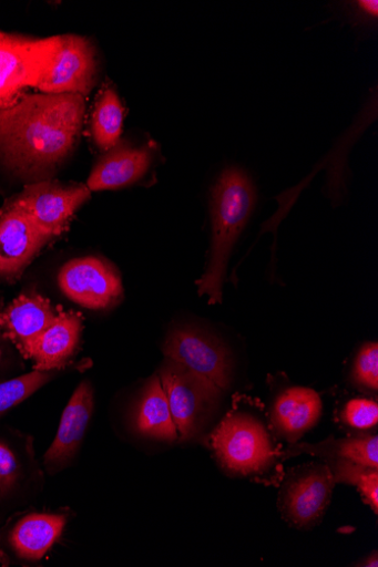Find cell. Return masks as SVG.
<instances>
[{"mask_svg":"<svg viewBox=\"0 0 378 567\" xmlns=\"http://www.w3.org/2000/svg\"><path fill=\"white\" fill-rule=\"evenodd\" d=\"M80 94H30L0 111V172L25 186L48 181L80 136Z\"/></svg>","mask_w":378,"mask_h":567,"instance_id":"obj_1","label":"cell"},{"mask_svg":"<svg viewBox=\"0 0 378 567\" xmlns=\"http://www.w3.org/2000/svg\"><path fill=\"white\" fill-rule=\"evenodd\" d=\"M256 202L248 176L237 168L223 173L212 190V249L207 269L197 282L200 296L211 303L223 300V285L231 251L246 226Z\"/></svg>","mask_w":378,"mask_h":567,"instance_id":"obj_2","label":"cell"},{"mask_svg":"<svg viewBox=\"0 0 378 567\" xmlns=\"http://www.w3.org/2000/svg\"><path fill=\"white\" fill-rule=\"evenodd\" d=\"M211 446L229 474L262 476L278 453L263 423L247 412H232L211 434Z\"/></svg>","mask_w":378,"mask_h":567,"instance_id":"obj_3","label":"cell"},{"mask_svg":"<svg viewBox=\"0 0 378 567\" xmlns=\"http://www.w3.org/2000/svg\"><path fill=\"white\" fill-rule=\"evenodd\" d=\"M61 47V37L30 39L0 33V111L40 84Z\"/></svg>","mask_w":378,"mask_h":567,"instance_id":"obj_4","label":"cell"},{"mask_svg":"<svg viewBox=\"0 0 378 567\" xmlns=\"http://www.w3.org/2000/svg\"><path fill=\"white\" fill-rule=\"evenodd\" d=\"M180 441L194 439L203 429L223 391L166 359L159 372Z\"/></svg>","mask_w":378,"mask_h":567,"instance_id":"obj_5","label":"cell"},{"mask_svg":"<svg viewBox=\"0 0 378 567\" xmlns=\"http://www.w3.org/2000/svg\"><path fill=\"white\" fill-rule=\"evenodd\" d=\"M90 196L86 185L43 181L24 186L8 204L29 216L41 230L57 237Z\"/></svg>","mask_w":378,"mask_h":567,"instance_id":"obj_6","label":"cell"},{"mask_svg":"<svg viewBox=\"0 0 378 567\" xmlns=\"http://www.w3.org/2000/svg\"><path fill=\"white\" fill-rule=\"evenodd\" d=\"M166 359L208 383L226 391L231 384V362L226 348L217 340L192 329L173 331L165 344Z\"/></svg>","mask_w":378,"mask_h":567,"instance_id":"obj_7","label":"cell"},{"mask_svg":"<svg viewBox=\"0 0 378 567\" xmlns=\"http://www.w3.org/2000/svg\"><path fill=\"white\" fill-rule=\"evenodd\" d=\"M98 63L91 42L79 35H61V47L38 89L50 94L88 95L96 80Z\"/></svg>","mask_w":378,"mask_h":567,"instance_id":"obj_8","label":"cell"},{"mask_svg":"<svg viewBox=\"0 0 378 567\" xmlns=\"http://www.w3.org/2000/svg\"><path fill=\"white\" fill-rule=\"evenodd\" d=\"M52 238L29 216L7 204L0 214V281L13 282L20 279Z\"/></svg>","mask_w":378,"mask_h":567,"instance_id":"obj_9","label":"cell"},{"mask_svg":"<svg viewBox=\"0 0 378 567\" xmlns=\"http://www.w3.org/2000/svg\"><path fill=\"white\" fill-rule=\"evenodd\" d=\"M59 282L70 299L91 309L111 307L123 296L118 271L95 257H85L65 265Z\"/></svg>","mask_w":378,"mask_h":567,"instance_id":"obj_10","label":"cell"},{"mask_svg":"<svg viewBox=\"0 0 378 567\" xmlns=\"http://www.w3.org/2000/svg\"><path fill=\"white\" fill-rule=\"evenodd\" d=\"M335 485L328 466L309 467L294 476L280 498L286 519L300 528L316 523L327 509Z\"/></svg>","mask_w":378,"mask_h":567,"instance_id":"obj_11","label":"cell"},{"mask_svg":"<svg viewBox=\"0 0 378 567\" xmlns=\"http://www.w3.org/2000/svg\"><path fill=\"white\" fill-rule=\"evenodd\" d=\"M93 404L91 384L81 383L63 412L55 440L44 454L49 474L62 472L76 455L92 417Z\"/></svg>","mask_w":378,"mask_h":567,"instance_id":"obj_12","label":"cell"},{"mask_svg":"<svg viewBox=\"0 0 378 567\" xmlns=\"http://www.w3.org/2000/svg\"><path fill=\"white\" fill-rule=\"evenodd\" d=\"M83 329L80 315L60 311L55 322L27 348L23 357L31 359L34 371H60L75 353Z\"/></svg>","mask_w":378,"mask_h":567,"instance_id":"obj_13","label":"cell"},{"mask_svg":"<svg viewBox=\"0 0 378 567\" xmlns=\"http://www.w3.org/2000/svg\"><path fill=\"white\" fill-rule=\"evenodd\" d=\"M58 315L44 297L23 293L0 313V337L11 341L23 355L29 344L55 322Z\"/></svg>","mask_w":378,"mask_h":567,"instance_id":"obj_14","label":"cell"},{"mask_svg":"<svg viewBox=\"0 0 378 567\" xmlns=\"http://www.w3.org/2000/svg\"><path fill=\"white\" fill-rule=\"evenodd\" d=\"M64 514L29 513L16 522L7 534L13 556L25 561H37L62 536L67 525Z\"/></svg>","mask_w":378,"mask_h":567,"instance_id":"obj_15","label":"cell"},{"mask_svg":"<svg viewBox=\"0 0 378 567\" xmlns=\"http://www.w3.org/2000/svg\"><path fill=\"white\" fill-rule=\"evenodd\" d=\"M151 161L147 147L118 144L96 164L86 186L94 192L133 185L146 174Z\"/></svg>","mask_w":378,"mask_h":567,"instance_id":"obj_16","label":"cell"},{"mask_svg":"<svg viewBox=\"0 0 378 567\" xmlns=\"http://www.w3.org/2000/svg\"><path fill=\"white\" fill-rule=\"evenodd\" d=\"M320 411L321 401L315 391L288 389L277 398L274 405V429L280 436L296 442L317 423Z\"/></svg>","mask_w":378,"mask_h":567,"instance_id":"obj_17","label":"cell"},{"mask_svg":"<svg viewBox=\"0 0 378 567\" xmlns=\"http://www.w3.org/2000/svg\"><path fill=\"white\" fill-rule=\"evenodd\" d=\"M135 425L139 433L152 440L162 442L180 440L159 375H154L143 391L136 410Z\"/></svg>","mask_w":378,"mask_h":567,"instance_id":"obj_18","label":"cell"},{"mask_svg":"<svg viewBox=\"0 0 378 567\" xmlns=\"http://www.w3.org/2000/svg\"><path fill=\"white\" fill-rule=\"evenodd\" d=\"M296 453L306 452L326 458L349 460L359 465L378 468V439L376 435L328 440L319 444H300L294 447Z\"/></svg>","mask_w":378,"mask_h":567,"instance_id":"obj_19","label":"cell"},{"mask_svg":"<svg viewBox=\"0 0 378 567\" xmlns=\"http://www.w3.org/2000/svg\"><path fill=\"white\" fill-rule=\"evenodd\" d=\"M124 121V109L115 90L108 87L95 103L92 116V136L99 148L110 151L119 144Z\"/></svg>","mask_w":378,"mask_h":567,"instance_id":"obj_20","label":"cell"},{"mask_svg":"<svg viewBox=\"0 0 378 567\" xmlns=\"http://www.w3.org/2000/svg\"><path fill=\"white\" fill-rule=\"evenodd\" d=\"M328 467L337 483L354 485L364 501L375 513L378 509V473L377 470L359 465L344 458H328Z\"/></svg>","mask_w":378,"mask_h":567,"instance_id":"obj_21","label":"cell"},{"mask_svg":"<svg viewBox=\"0 0 378 567\" xmlns=\"http://www.w3.org/2000/svg\"><path fill=\"white\" fill-rule=\"evenodd\" d=\"M25 475L27 467L22 454L9 440L0 437V501L19 491Z\"/></svg>","mask_w":378,"mask_h":567,"instance_id":"obj_22","label":"cell"},{"mask_svg":"<svg viewBox=\"0 0 378 567\" xmlns=\"http://www.w3.org/2000/svg\"><path fill=\"white\" fill-rule=\"evenodd\" d=\"M55 374V371H33L28 375L0 383V416L31 396Z\"/></svg>","mask_w":378,"mask_h":567,"instance_id":"obj_23","label":"cell"},{"mask_svg":"<svg viewBox=\"0 0 378 567\" xmlns=\"http://www.w3.org/2000/svg\"><path fill=\"white\" fill-rule=\"evenodd\" d=\"M345 424L357 430H369L377 425L378 404L371 399H354L349 401L343 412Z\"/></svg>","mask_w":378,"mask_h":567,"instance_id":"obj_24","label":"cell"},{"mask_svg":"<svg viewBox=\"0 0 378 567\" xmlns=\"http://www.w3.org/2000/svg\"><path fill=\"white\" fill-rule=\"evenodd\" d=\"M354 379L357 384L372 391L378 389V346L368 343L359 351L355 369Z\"/></svg>","mask_w":378,"mask_h":567,"instance_id":"obj_25","label":"cell"},{"mask_svg":"<svg viewBox=\"0 0 378 567\" xmlns=\"http://www.w3.org/2000/svg\"><path fill=\"white\" fill-rule=\"evenodd\" d=\"M358 7L362 13H365L369 17H377L378 4H377L376 0H374V2H370V0H364V2L358 3Z\"/></svg>","mask_w":378,"mask_h":567,"instance_id":"obj_26","label":"cell"},{"mask_svg":"<svg viewBox=\"0 0 378 567\" xmlns=\"http://www.w3.org/2000/svg\"><path fill=\"white\" fill-rule=\"evenodd\" d=\"M360 566H378V559L377 554L374 553L372 556L370 555L366 561H362Z\"/></svg>","mask_w":378,"mask_h":567,"instance_id":"obj_27","label":"cell"},{"mask_svg":"<svg viewBox=\"0 0 378 567\" xmlns=\"http://www.w3.org/2000/svg\"><path fill=\"white\" fill-rule=\"evenodd\" d=\"M3 354H4V352H3L2 346H0V360H2Z\"/></svg>","mask_w":378,"mask_h":567,"instance_id":"obj_28","label":"cell"}]
</instances>
